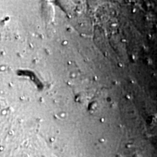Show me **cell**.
<instances>
[{
	"label": "cell",
	"mask_w": 157,
	"mask_h": 157,
	"mask_svg": "<svg viewBox=\"0 0 157 157\" xmlns=\"http://www.w3.org/2000/svg\"><path fill=\"white\" fill-rule=\"evenodd\" d=\"M67 43H68V42H66V41H65V42H63V45H66V44H67Z\"/></svg>",
	"instance_id": "cell-1"
}]
</instances>
